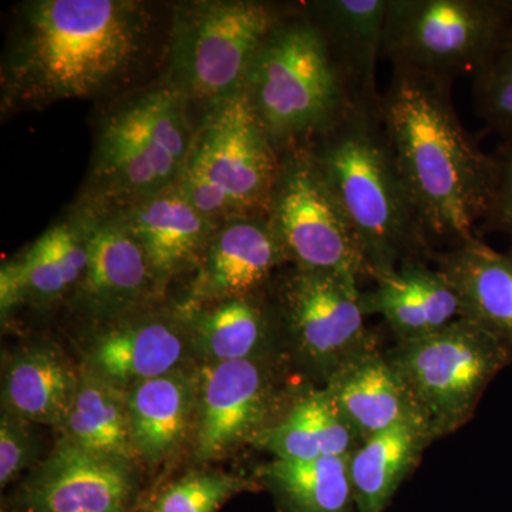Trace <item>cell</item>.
I'll return each mask as SVG.
<instances>
[{
	"label": "cell",
	"instance_id": "21",
	"mask_svg": "<svg viewBox=\"0 0 512 512\" xmlns=\"http://www.w3.org/2000/svg\"><path fill=\"white\" fill-rule=\"evenodd\" d=\"M433 261L457 293L461 318L512 353V249L495 251L474 237L434 252Z\"/></svg>",
	"mask_w": 512,
	"mask_h": 512
},
{
	"label": "cell",
	"instance_id": "24",
	"mask_svg": "<svg viewBox=\"0 0 512 512\" xmlns=\"http://www.w3.org/2000/svg\"><path fill=\"white\" fill-rule=\"evenodd\" d=\"M252 446L276 460L311 461L322 457H350L362 440L346 421L325 387L296 397L274 424L256 437Z\"/></svg>",
	"mask_w": 512,
	"mask_h": 512
},
{
	"label": "cell",
	"instance_id": "25",
	"mask_svg": "<svg viewBox=\"0 0 512 512\" xmlns=\"http://www.w3.org/2000/svg\"><path fill=\"white\" fill-rule=\"evenodd\" d=\"M79 377L80 369L53 346L19 350L3 370L2 410L60 430L72 407Z\"/></svg>",
	"mask_w": 512,
	"mask_h": 512
},
{
	"label": "cell",
	"instance_id": "34",
	"mask_svg": "<svg viewBox=\"0 0 512 512\" xmlns=\"http://www.w3.org/2000/svg\"><path fill=\"white\" fill-rule=\"evenodd\" d=\"M2 512H9V511L3 510Z\"/></svg>",
	"mask_w": 512,
	"mask_h": 512
},
{
	"label": "cell",
	"instance_id": "18",
	"mask_svg": "<svg viewBox=\"0 0 512 512\" xmlns=\"http://www.w3.org/2000/svg\"><path fill=\"white\" fill-rule=\"evenodd\" d=\"M111 210L140 242L158 288L200 264L218 225L195 208L177 184L147 200Z\"/></svg>",
	"mask_w": 512,
	"mask_h": 512
},
{
	"label": "cell",
	"instance_id": "4",
	"mask_svg": "<svg viewBox=\"0 0 512 512\" xmlns=\"http://www.w3.org/2000/svg\"><path fill=\"white\" fill-rule=\"evenodd\" d=\"M244 93L279 156L306 147L355 103L322 30L286 15L259 50Z\"/></svg>",
	"mask_w": 512,
	"mask_h": 512
},
{
	"label": "cell",
	"instance_id": "22",
	"mask_svg": "<svg viewBox=\"0 0 512 512\" xmlns=\"http://www.w3.org/2000/svg\"><path fill=\"white\" fill-rule=\"evenodd\" d=\"M323 387L362 443L402 424L430 434L409 390L379 348L357 357Z\"/></svg>",
	"mask_w": 512,
	"mask_h": 512
},
{
	"label": "cell",
	"instance_id": "11",
	"mask_svg": "<svg viewBox=\"0 0 512 512\" xmlns=\"http://www.w3.org/2000/svg\"><path fill=\"white\" fill-rule=\"evenodd\" d=\"M266 218L293 268L369 276L362 245L308 146L281 154Z\"/></svg>",
	"mask_w": 512,
	"mask_h": 512
},
{
	"label": "cell",
	"instance_id": "16",
	"mask_svg": "<svg viewBox=\"0 0 512 512\" xmlns=\"http://www.w3.org/2000/svg\"><path fill=\"white\" fill-rule=\"evenodd\" d=\"M289 264L266 217H234L212 232L198 264L188 308L256 295Z\"/></svg>",
	"mask_w": 512,
	"mask_h": 512
},
{
	"label": "cell",
	"instance_id": "32",
	"mask_svg": "<svg viewBox=\"0 0 512 512\" xmlns=\"http://www.w3.org/2000/svg\"><path fill=\"white\" fill-rule=\"evenodd\" d=\"M30 421L2 410L0 419V485L12 481L35 463L39 441Z\"/></svg>",
	"mask_w": 512,
	"mask_h": 512
},
{
	"label": "cell",
	"instance_id": "3",
	"mask_svg": "<svg viewBox=\"0 0 512 512\" xmlns=\"http://www.w3.org/2000/svg\"><path fill=\"white\" fill-rule=\"evenodd\" d=\"M308 147L362 245L370 278L413 259H433L431 239L397 170L379 106L355 101Z\"/></svg>",
	"mask_w": 512,
	"mask_h": 512
},
{
	"label": "cell",
	"instance_id": "29",
	"mask_svg": "<svg viewBox=\"0 0 512 512\" xmlns=\"http://www.w3.org/2000/svg\"><path fill=\"white\" fill-rule=\"evenodd\" d=\"M350 457L274 460L259 470L279 512H357Z\"/></svg>",
	"mask_w": 512,
	"mask_h": 512
},
{
	"label": "cell",
	"instance_id": "19",
	"mask_svg": "<svg viewBox=\"0 0 512 512\" xmlns=\"http://www.w3.org/2000/svg\"><path fill=\"white\" fill-rule=\"evenodd\" d=\"M373 279L375 288L362 292L363 311L382 316L396 342L426 338L461 319L456 291L429 261L413 259Z\"/></svg>",
	"mask_w": 512,
	"mask_h": 512
},
{
	"label": "cell",
	"instance_id": "31",
	"mask_svg": "<svg viewBox=\"0 0 512 512\" xmlns=\"http://www.w3.org/2000/svg\"><path fill=\"white\" fill-rule=\"evenodd\" d=\"M474 107L494 133L512 137V29L471 77Z\"/></svg>",
	"mask_w": 512,
	"mask_h": 512
},
{
	"label": "cell",
	"instance_id": "33",
	"mask_svg": "<svg viewBox=\"0 0 512 512\" xmlns=\"http://www.w3.org/2000/svg\"><path fill=\"white\" fill-rule=\"evenodd\" d=\"M498 178L493 204L481 231H495L512 238V146L497 154Z\"/></svg>",
	"mask_w": 512,
	"mask_h": 512
},
{
	"label": "cell",
	"instance_id": "27",
	"mask_svg": "<svg viewBox=\"0 0 512 512\" xmlns=\"http://www.w3.org/2000/svg\"><path fill=\"white\" fill-rule=\"evenodd\" d=\"M431 443L426 430L409 424L382 431L362 443L349 458L357 512L386 510Z\"/></svg>",
	"mask_w": 512,
	"mask_h": 512
},
{
	"label": "cell",
	"instance_id": "23",
	"mask_svg": "<svg viewBox=\"0 0 512 512\" xmlns=\"http://www.w3.org/2000/svg\"><path fill=\"white\" fill-rule=\"evenodd\" d=\"M390 0H322L303 6L325 36L359 103L379 106L377 59L383 53Z\"/></svg>",
	"mask_w": 512,
	"mask_h": 512
},
{
	"label": "cell",
	"instance_id": "8",
	"mask_svg": "<svg viewBox=\"0 0 512 512\" xmlns=\"http://www.w3.org/2000/svg\"><path fill=\"white\" fill-rule=\"evenodd\" d=\"M512 29V0H390L383 53L393 67L453 84L473 77Z\"/></svg>",
	"mask_w": 512,
	"mask_h": 512
},
{
	"label": "cell",
	"instance_id": "14",
	"mask_svg": "<svg viewBox=\"0 0 512 512\" xmlns=\"http://www.w3.org/2000/svg\"><path fill=\"white\" fill-rule=\"evenodd\" d=\"M197 359L190 322L183 311L117 320L87 350L84 369L120 389L192 366Z\"/></svg>",
	"mask_w": 512,
	"mask_h": 512
},
{
	"label": "cell",
	"instance_id": "20",
	"mask_svg": "<svg viewBox=\"0 0 512 512\" xmlns=\"http://www.w3.org/2000/svg\"><path fill=\"white\" fill-rule=\"evenodd\" d=\"M137 460L156 468L192 444L197 421V366L134 384L126 390Z\"/></svg>",
	"mask_w": 512,
	"mask_h": 512
},
{
	"label": "cell",
	"instance_id": "2",
	"mask_svg": "<svg viewBox=\"0 0 512 512\" xmlns=\"http://www.w3.org/2000/svg\"><path fill=\"white\" fill-rule=\"evenodd\" d=\"M379 116L431 242L453 247L477 237L493 204L498 161L458 119L451 84L393 67Z\"/></svg>",
	"mask_w": 512,
	"mask_h": 512
},
{
	"label": "cell",
	"instance_id": "6",
	"mask_svg": "<svg viewBox=\"0 0 512 512\" xmlns=\"http://www.w3.org/2000/svg\"><path fill=\"white\" fill-rule=\"evenodd\" d=\"M279 167L281 156L241 92L207 110L177 187L211 220L266 217Z\"/></svg>",
	"mask_w": 512,
	"mask_h": 512
},
{
	"label": "cell",
	"instance_id": "12",
	"mask_svg": "<svg viewBox=\"0 0 512 512\" xmlns=\"http://www.w3.org/2000/svg\"><path fill=\"white\" fill-rule=\"evenodd\" d=\"M271 352L251 359L197 366V463L221 460L279 419L282 389Z\"/></svg>",
	"mask_w": 512,
	"mask_h": 512
},
{
	"label": "cell",
	"instance_id": "13",
	"mask_svg": "<svg viewBox=\"0 0 512 512\" xmlns=\"http://www.w3.org/2000/svg\"><path fill=\"white\" fill-rule=\"evenodd\" d=\"M133 464L62 437L23 483L9 512H131L140 491Z\"/></svg>",
	"mask_w": 512,
	"mask_h": 512
},
{
	"label": "cell",
	"instance_id": "15",
	"mask_svg": "<svg viewBox=\"0 0 512 512\" xmlns=\"http://www.w3.org/2000/svg\"><path fill=\"white\" fill-rule=\"evenodd\" d=\"M82 214L89 264L77 299L94 316L123 315L158 289L146 252L111 208L86 204Z\"/></svg>",
	"mask_w": 512,
	"mask_h": 512
},
{
	"label": "cell",
	"instance_id": "30",
	"mask_svg": "<svg viewBox=\"0 0 512 512\" xmlns=\"http://www.w3.org/2000/svg\"><path fill=\"white\" fill-rule=\"evenodd\" d=\"M255 481L224 471H191L165 485L151 501V512H218L235 495L252 491Z\"/></svg>",
	"mask_w": 512,
	"mask_h": 512
},
{
	"label": "cell",
	"instance_id": "7",
	"mask_svg": "<svg viewBox=\"0 0 512 512\" xmlns=\"http://www.w3.org/2000/svg\"><path fill=\"white\" fill-rule=\"evenodd\" d=\"M285 13L256 0H201L175 6L168 86L187 103L207 104L244 92L259 50Z\"/></svg>",
	"mask_w": 512,
	"mask_h": 512
},
{
	"label": "cell",
	"instance_id": "17",
	"mask_svg": "<svg viewBox=\"0 0 512 512\" xmlns=\"http://www.w3.org/2000/svg\"><path fill=\"white\" fill-rule=\"evenodd\" d=\"M89 264V242L82 211L56 222L29 247L2 265V316L22 303H52L76 293Z\"/></svg>",
	"mask_w": 512,
	"mask_h": 512
},
{
	"label": "cell",
	"instance_id": "1",
	"mask_svg": "<svg viewBox=\"0 0 512 512\" xmlns=\"http://www.w3.org/2000/svg\"><path fill=\"white\" fill-rule=\"evenodd\" d=\"M151 18L144 3L131 0L23 3L3 60V107L107 92L143 59Z\"/></svg>",
	"mask_w": 512,
	"mask_h": 512
},
{
	"label": "cell",
	"instance_id": "10",
	"mask_svg": "<svg viewBox=\"0 0 512 512\" xmlns=\"http://www.w3.org/2000/svg\"><path fill=\"white\" fill-rule=\"evenodd\" d=\"M359 281L292 266L276 285V319L286 345L323 386L357 357L379 348L366 325Z\"/></svg>",
	"mask_w": 512,
	"mask_h": 512
},
{
	"label": "cell",
	"instance_id": "5",
	"mask_svg": "<svg viewBox=\"0 0 512 512\" xmlns=\"http://www.w3.org/2000/svg\"><path fill=\"white\" fill-rule=\"evenodd\" d=\"M187 109L165 83L111 111L97 136L87 205L126 207L177 184L195 136Z\"/></svg>",
	"mask_w": 512,
	"mask_h": 512
},
{
	"label": "cell",
	"instance_id": "28",
	"mask_svg": "<svg viewBox=\"0 0 512 512\" xmlns=\"http://www.w3.org/2000/svg\"><path fill=\"white\" fill-rule=\"evenodd\" d=\"M63 437L92 453L136 463L131 437L126 390L80 367L79 384L66 421Z\"/></svg>",
	"mask_w": 512,
	"mask_h": 512
},
{
	"label": "cell",
	"instance_id": "9",
	"mask_svg": "<svg viewBox=\"0 0 512 512\" xmlns=\"http://www.w3.org/2000/svg\"><path fill=\"white\" fill-rule=\"evenodd\" d=\"M409 390L433 440L471 419L488 384L512 362V353L467 319L384 353Z\"/></svg>",
	"mask_w": 512,
	"mask_h": 512
},
{
	"label": "cell",
	"instance_id": "26",
	"mask_svg": "<svg viewBox=\"0 0 512 512\" xmlns=\"http://www.w3.org/2000/svg\"><path fill=\"white\" fill-rule=\"evenodd\" d=\"M190 322L200 363H224L265 355L279 329L275 306L259 293L181 309Z\"/></svg>",
	"mask_w": 512,
	"mask_h": 512
}]
</instances>
